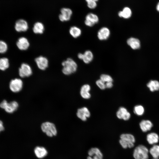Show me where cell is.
<instances>
[{
    "mask_svg": "<svg viewBox=\"0 0 159 159\" xmlns=\"http://www.w3.org/2000/svg\"><path fill=\"white\" fill-rule=\"evenodd\" d=\"M99 20L98 17L96 15L93 13H89L86 16L85 23L87 26L92 27L97 23Z\"/></svg>",
    "mask_w": 159,
    "mask_h": 159,
    "instance_id": "obj_9",
    "label": "cell"
},
{
    "mask_svg": "<svg viewBox=\"0 0 159 159\" xmlns=\"http://www.w3.org/2000/svg\"><path fill=\"white\" fill-rule=\"evenodd\" d=\"M87 159H103V154L100 149L97 147H92L88 150Z\"/></svg>",
    "mask_w": 159,
    "mask_h": 159,
    "instance_id": "obj_6",
    "label": "cell"
},
{
    "mask_svg": "<svg viewBox=\"0 0 159 159\" xmlns=\"http://www.w3.org/2000/svg\"><path fill=\"white\" fill-rule=\"evenodd\" d=\"M70 34L74 38H77L79 37L82 33L81 29L76 26H72L71 27L69 30Z\"/></svg>",
    "mask_w": 159,
    "mask_h": 159,
    "instance_id": "obj_25",
    "label": "cell"
},
{
    "mask_svg": "<svg viewBox=\"0 0 159 159\" xmlns=\"http://www.w3.org/2000/svg\"><path fill=\"white\" fill-rule=\"evenodd\" d=\"M41 129L42 132L49 137L56 135L57 130L55 125L49 122H45L43 123L41 125Z\"/></svg>",
    "mask_w": 159,
    "mask_h": 159,
    "instance_id": "obj_4",
    "label": "cell"
},
{
    "mask_svg": "<svg viewBox=\"0 0 159 159\" xmlns=\"http://www.w3.org/2000/svg\"><path fill=\"white\" fill-rule=\"evenodd\" d=\"M156 9L157 11H159V2L157 5Z\"/></svg>",
    "mask_w": 159,
    "mask_h": 159,
    "instance_id": "obj_36",
    "label": "cell"
},
{
    "mask_svg": "<svg viewBox=\"0 0 159 159\" xmlns=\"http://www.w3.org/2000/svg\"><path fill=\"white\" fill-rule=\"evenodd\" d=\"M100 79L105 83L110 82H112L113 81L112 78L110 76L105 74H101L100 76Z\"/></svg>",
    "mask_w": 159,
    "mask_h": 159,
    "instance_id": "obj_30",
    "label": "cell"
},
{
    "mask_svg": "<svg viewBox=\"0 0 159 159\" xmlns=\"http://www.w3.org/2000/svg\"><path fill=\"white\" fill-rule=\"evenodd\" d=\"M44 30V27L41 22H37L35 23L33 28V32L36 34H42Z\"/></svg>",
    "mask_w": 159,
    "mask_h": 159,
    "instance_id": "obj_24",
    "label": "cell"
},
{
    "mask_svg": "<svg viewBox=\"0 0 159 159\" xmlns=\"http://www.w3.org/2000/svg\"><path fill=\"white\" fill-rule=\"evenodd\" d=\"M61 14L59 17L62 21H67L69 20L72 14V10L69 8H62L60 11Z\"/></svg>",
    "mask_w": 159,
    "mask_h": 159,
    "instance_id": "obj_11",
    "label": "cell"
},
{
    "mask_svg": "<svg viewBox=\"0 0 159 159\" xmlns=\"http://www.w3.org/2000/svg\"><path fill=\"white\" fill-rule=\"evenodd\" d=\"M63 66L62 71L65 75H69L75 72L77 70V65L76 62L71 58H69L62 63Z\"/></svg>",
    "mask_w": 159,
    "mask_h": 159,
    "instance_id": "obj_2",
    "label": "cell"
},
{
    "mask_svg": "<svg viewBox=\"0 0 159 159\" xmlns=\"http://www.w3.org/2000/svg\"><path fill=\"white\" fill-rule=\"evenodd\" d=\"M93 58V55L92 52L91 51L87 50L82 54L81 60L85 63L87 64L90 63L92 60Z\"/></svg>",
    "mask_w": 159,
    "mask_h": 159,
    "instance_id": "obj_22",
    "label": "cell"
},
{
    "mask_svg": "<svg viewBox=\"0 0 159 159\" xmlns=\"http://www.w3.org/2000/svg\"><path fill=\"white\" fill-rule=\"evenodd\" d=\"M7 45L4 42L0 40V53L5 52L7 49Z\"/></svg>",
    "mask_w": 159,
    "mask_h": 159,
    "instance_id": "obj_31",
    "label": "cell"
},
{
    "mask_svg": "<svg viewBox=\"0 0 159 159\" xmlns=\"http://www.w3.org/2000/svg\"><path fill=\"white\" fill-rule=\"evenodd\" d=\"M87 3V6L88 8L91 9H94L97 6L96 2L93 0H85Z\"/></svg>",
    "mask_w": 159,
    "mask_h": 159,
    "instance_id": "obj_32",
    "label": "cell"
},
{
    "mask_svg": "<svg viewBox=\"0 0 159 159\" xmlns=\"http://www.w3.org/2000/svg\"><path fill=\"white\" fill-rule=\"evenodd\" d=\"M116 116L119 119L127 120L130 118L131 115L125 108L120 107L116 112Z\"/></svg>",
    "mask_w": 159,
    "mask_h": 159,
    "instance_id": "obj_14",
    "label": "cell"
},
{
    "mask_svg": "<svg viewBox=\"0 0 159 159\" xmlns=\"http://www.w3.org/2000/svg\"><path fill=\"white\" fill-rule=\"evenodd\" d=\"M18 105V103L15 101L8 103L5 100L0 104V107L9 113H12L14 112L17 109Z\"/></svg>",
    "mask_w": 159,
    "mask_h": 159,
    "instance_id": "obj_5",
    "label": "cell"
},
{
    "mask_svg": "<svg viewBox=\"0 0 159 159\" xmlns=\"http://www.w3.org/2000/svg\"><path fill=\"white\" fill-rule=\"evenodd\" d=\"M147 86L153 92L159 90V82L156 80H151L147 84Z\"/></svg>",
    "mask_w": 159,
    "mask_h": 159,
    "instance_id": "obj_26",
    "label": "cell"
},
{
    "mask_svg": "<svg viewBox=\"0 0 159 159\" xmlns=\"http://www.w3.org/2000/svg\"><path fill=\"white\" fill-rule=\"evenodd\" d=\"M120 138L119 143L123 148H130L134 147L135 139L132 134L130 133L122 134L120 135Z\"/></svg>",
    "mask_w": 159,
    "mask_h": 159,
    "instance_id": "obj_1",
    "label": "cell"
},
{
    "mask_svg": "<svg viewBox=\"0 0 159 159\" xmlns=\"http://www.w3.org/2000/svg\"><path fill=\"white\" fill-rule=\"evenodd\" d=\"M16 45L20 50H25L29 47L30 44L26 38L24 37H21L18 39L16 42Z\"/></svg>",
    "mask_w": 159,
    "mask_h": 159,
    "instance_id": "obj_15",
    "label": "cell"
},
{
    "mask_svg": "<svg viewBox=\"0 0 159 159\" xmlns=\"http://www.w3.org/2000/svg\"><path fill=\"white\" fill-rule=\"evenodd\" d=\"M90 86L88 84H85L82 85L80 91V95L82 97L85 99L90 98L91 94L90 91Z\"/></svg>",
    "mask_w": 159,
    "mask_h": 159,
    "instance_id": "obj_17",
    "label": "cell"
},
{
    "mask_svg": "<svg viewBox=\"0 0 159 159\" xmlns=\"http://www.w3.org/2000/svg\"><path fill=\"white\" fill-rule=\"evenodd\" d=\"M132 15V11L128 7H124L122 11H120L118 13V16L121 18L125 19L130 18Z\"/></svg>",
    "mask_w": 159,
    "mask_h": 159,
    "instance_id": "obj_23",
    "label": "cell"
},
{
    "mask_svg": "<svg viewBox=\"0 0 159 159\" xmlns=\"http://www.w3.org/2000/svg\"><path fill=\"white\" fill-rule=\"evenodd\" d=\"M19 76L22 78L28 77L32 74V69L28 64L23 63L19 69Z\"/></svg>",
    "mask_w": 159,
    "mask_h": 159,
    "instance_id": "obj_7",
    "label": "cell"
},
{
    "mask_svg": "<svg viewBox=\"0 0 159 159\" xmlns=\"http://www.w3.org/2000/svg\"><path fill=\"white\" fill-rule=\"evenodd\" d=\"M29 28L27 22L23 19H19L15 23V29L16 30L19 32L26 31Z\"/></svg>",
    "mask_w": 159,
    "mask_h": 159,
    "instance_id": "obj_12",
    "label": "cell"
},
{
    "mask_svg": "<svg viewBox=\"0 0 159 159\" xmlns=\"http://www.w3.org/2000/svg\"><path fill=\"white\" fill-rule=\"evenodd\" d=\"M146 140L149 144L153 145L158 143L159 141V136L155 132H151L147 135Z\"/></svg>",
    "mask_w": 159,
    "mask_h": 159,
    "instance_id": "obj_18",
    "label": "cell"
},
{
    "mask_svg": "<svg viewBox=\"0 0 159 159\" xmlns=\"http://www.w3.org/2000/svg\"><path fill=\"white\" fill-rule=\"evenodd\" d=\"M34 153L37 158L41 159L46 156L47 154V151L44 147L38 146L34 148Z\"/></svg>",
    "mask_w": 159,
    "mask_h": 159,
    "instance_id": "obj_20",
    "label": "cell"
},
{
    "mask_svg": "<svg viewBox=\"0 0 159 159\" xmlns=\"http://www.w3.org/2000/svg\"><path fill=\"white\" fill-rule=\"evenodd\" d=\"M153 159H158V158H153Z\"/></svg>",
    "mask_w": 159,
    "mask_h": 159,
    "instance_id": "obj_38",
    "label": "cell"
},
{
    "mask_svg": "<svg viewBox=\"0 0 159 159\" xmlns=\"http://www.w3.org/2000/svg\"><path fill=\"white\" fill-rule=\"evenodd\" d=\"M96 83L97 86L101 90H103L106 88L105 83L100 79L96 81Z\"/></svg>",
    "mask_w": 159,
    "mask_h": 159,
    "instance_id": "obj_33",
    "label": "cell"
},
{
    "mask_svg": "<svg viewBox=\"0 0 159 159\" xmlns=\"http://www.w3.org/2000/svg\"><path fill=\"white\" fill-rule=\"evenodd\" d=\"M94 1H95V2H97V1H98V0H93Z\"/></svg>",
    "mask_w": 159,
    "mask_h": 159,
    "instance_id": "obj_37",
    "label": "cell"
},
{
    "mask_svg": "<svg viewBox=\"0 0 159 159\" xmlns=\"http://www.w3.org/2000/svg\"><path fill=\"white\" fill-rule=\"evenodd\" d=\"M110 31L107 27H104L101 28L98 31L97 34V37L100 40H105L107 39L109 37Z\"/></svg>",
    "mask_w": 159,
    "mask_h": 159,
    "instance_id": "obj_16",
    "label": "cell"
},
{
    "mask_svg": "<svg viewBox=\"0 0 159 159\" xmlns=\"http://www.w3.org/2000/svg\"><path fill=\"white\" fill-rule=\"evenodd\" d=\"M127 42L132 49H138L140 47V42L139 40L134 37H130L128 39Z\"/></svg>",
    "mask_w": 159,
    "mask_h": 159,
    "instance_id": "obj_21",
    "label": "cell"
},
{
    "mask_svg": "<svg viewBox=\"0 0 159 159\" xmlns=\"http://www.w3.org/2000/svg\"><path fill=\"white\" fill-rule=\"evenodd\" d=\"M35 61L38 67L44 70L48 67L49 62L47 59L43 56H39L35 59Z\"/></svg>",
    "mask_w": 159,
    "mask_h": 159,
    "instance_id": "obj_10",
    "label": "cell"
},
{
    "mask_svg": "<svg viewBox=\"0 0 159 159\" xmlns=\"http://www.w3.org/2000/svg\"><path fill=\"white\" fill-rule=\"evenodd\" d=\"M9 66L8 59L5 57L0 59V69L4 71L7 69Z\"/></svg>",
    "mask_w": 159,
    "mask_h": 159,
    "instance_id": "obj_28",
    "label": "cell"
},
{
    "mask_svg": "<svg viewBox=\"0 0 159 159\" xmlns=\"http://www.w3.org/2000/svg\"><path fill=\"white\" fill-rule=\"evenodd\" d=\"M141 130L143 132H146L150 130L153 126L152 122L148 120H143L139 124Z\"/></svg>",
    "mask_w": 159,
    "mask_h": 159,
    "instance_id": "obj_19",
    "label": "cell"
},
{
    "mask_svg": "<svg viewBox=\"0 0 159 159\" xmlns=\"http://www.w3.org/2000/svg\"><path fill=\"white\" fill-rule=\"evenodd\" d=\"M76 114L77 117L83 121H86L90 116V111L86 107L78 109Z\"/></svg>",
    "mask_w": 159,
    "mask_h": 159,
    "instance_id": "obj_13",
    "label": "cell"
},
{
    "mask_svg": "<svg viewBox=\"0 0 159 159\" xmlns=\"http://www.w3.org/2000/svg\"><path fill=\"white\" fill-rule=\"evenodd\" d=\"M149 150L145 146L140 145L134 149L133 156L135 159H148Z\"/></svg>",
    "mask_w": 159,
    "mask_h": 159,
    "instance_id": "obj_3",
    "label": "cell"
},
{
    "mask_svg": "<svg viewBox=\"0 0 159 159\" xmlns=\"http://www.w3.org/2000/svg\"><path fill=\"white\" fill-rule=\"evenodd\" d=\"M23 82L20 79L16 78L12 80L9 84V88L11 90L14 92H18L22 88Z\"/></svg>",
    "mask_w": 159,
    "mask_h": 159,
    "instance_id": "obj_8",
    "label": "cell"
},
{
    "mask_svg": "<svg viewBox=\"0 0 159 159\" xmlns=\"http://www.w3.org/2000/svg\"><path fill=\"white\" fill-rule=\"evenodd\" d=\"M149 153L153 158H159V145L155 144L153 145L150 148Z\"/></svg>",
    "mask_w": 159,
    "mask_h": 159,
    "instance_id": "obj_27",
    "label": "cell"
},
{
    "mask_svg": "<svg viewBox=\"0 0 159 159\" xmlns=\"http://www.w3.org/2000/svg\"><path fill=\"white\" fill-rule=\"evenodd\" d=\"M4 128L2 122L0 120V132L4 130Z\"/></svg>",
    "mask_w": 159,
    "mask_h": 159,
    "instance_id": "obj_35",
    "label": "cell"
},
{
    "mask_svg": "<svg viewBox=\"0 0 159 159\" xmlns=\"http://www.w3.org/2000/svg\"><path fill=\"white\" fill-rule=\"evenodd\" d=\"M134 112L138 116L142 115L144 112V108L141 105H137L134 107Z\"/></svg>",
    "mask_w": 159,
    "mask_h": 159,
    "instance_id": "obj_29",
    "label": "cell"
},
{
    "mask_svg": "<svg viewBox=\"0 0 159 159\" xmlns=\"http://www.w3.org/2000/svg\"><path fill=\"white\" fill-rule=\"evenodd\" d=\"M113 86L112 82H110L105 83L106 88H111Z\"/></svg>",
    "mask_w": 159,
    "mask_h": 159,
    "instance_id": "obj_34",
    "label": "cell"
}]
</instances>
